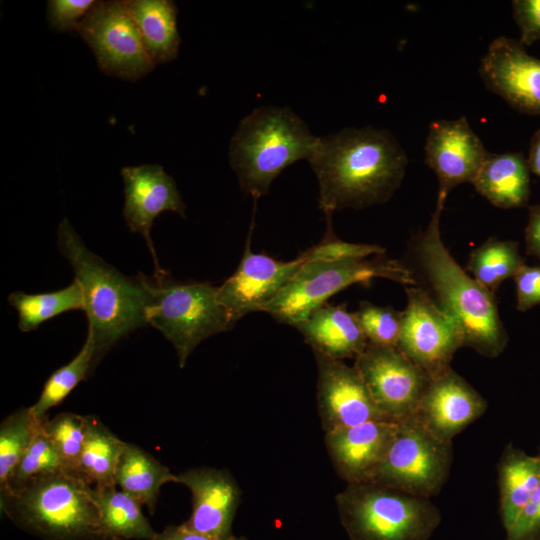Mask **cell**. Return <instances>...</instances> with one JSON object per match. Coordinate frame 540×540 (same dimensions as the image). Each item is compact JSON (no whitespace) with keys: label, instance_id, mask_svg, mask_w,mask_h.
<instances>
[{"label":"cell","instance_id":"obj_22","mask_svg":"<svg viewBox=\"0 0 540 540\" xmlns=\"http://www.w3.org/2000/svg\"><path fill=\"white\" fill-rule=\"evenodd\" d=\"M529 172L522 153L489 152L472 184L495 207L521 208L530 197Z\"/></svg>","mask_w":540,"mask_h":540},{"label":"cell","instance_id":"obj_6","mask_svg":"<svg viewBox=\"0 0 540 540\" xmlns=\"http://www.w3.org/2000/svg\"><path fill=\"white\" fill-rule=\"evenodd\" d=\"M335 503L350 540H429L441 522L429 498L372 481L346 484Z\"/></svg>","mask_w":540,"mask_h":540},{"label":"cell","instance_id":"obj_28","mask_svg":"<svg viewBox=\"0 0 540 540\" xmlns=\"http://www.w3.org/2000/svg\"><path fill=\"white\" fill-rule=\"evenodd\" d=\"M8 302L18 313V328L22 332L33 331L42 323L64 312L84 311L83 292L76 279L69 286L53 292H12L8 296Z\"/></svg>","mask_w":540,"mask_h":540},{"label":"cell","instance_id":"obj_30","mask_svg":"<svg viewBox=\"0 0 540 540\" xmlns=\"http://www.w3.org/2000/svg\"><path fill=\"white\" fill-rule=\"evenodd\" d=\"M94 369V345L87 333L79 353L66 365L54 371L46 380L38 400L30 406L38 420L44 419L51 408L59 405L72 390Z\"/></svg>","mask_w":540,"mask_h":540},{"label":"cell","instance_id":"obj_24","mask_svg":"<svg viewBox=\"0 0 540 540\" xmlns=\"http://www.w3.org/2000/svg\"><path fill=\"white\" fill-rule=\"evenodd\" d=\"M155 65L175 60L181 38L177 29L178 8L172 0H124Z\"/></svg>","mask_w":540,"mask_h":540},{"label":"cell","instance_id":"obj_4","mask_svg":"<svg viewBox=\"0 0 540 540\" xmlns=\"http://www.w3.org/2000/svg\"><path fill=\"white\" fill-rule=\"evenodd\" d=\"M0 508L20 529L42 540H106L92 488L65 471L0 493Z\"/></svg>","mask_w":540,"mask_h":540},{"label":"cell","instance_id":"obj_9","mask_svg":"<svg viewBox=\"0 0 540 540\" xmlns=\"http://www.w3.org/2000/svg\"><path fill=\"white\" fill-rule=\"evenodd\" d=\"M452 461V441L440 439L410 417L398 422L387 455L370 481L430 499L447 482Z\"/></svg>","mask_w":540,"mask_h":540},{"label":"cell","instance_id":"obj_10","mask_svg":"<svg viewBox=\"0 0 540 540\" xmlns=\"http://www.w3.org/2000/svg\"><path fill=\"white\" fill-rule=\"evenodd\" d=\"M76 33L108 76L135 82L156 67L124 0L96 1Z\"/></svg>","mask_w":540,"mask_h":540},{"label":"cell","instance_id":"obj_12","mask_svg":"<svg viewBox=\"0 0 540 540\" xmlns=\"http://www.w3.org/2000/svg\"><path fill=\"white\" fill-rule=\"evenodd\" d=\"M374 403L393 422L412 417L431 377L397 347L368 343L355 359Z\"/></svg>","mask_w":540,"mask_h":540},{"label":"cell","instance_id":"obj_8","mask_svg":"<svg viewBox=\"0 0 540 540\" xmlns=\"http://www.w3.org/2000/svg\"><path fill=\"white\" fill-rule=\"evenodd\" d=\"M375 278L403 285L416 283L403 264L382 255L372 259L306 260L263 311L278 322L294 326L324 305L329 297L357 283L367 286Z\"/></svg>","mask_w":540,"mask_h":540},{"label":"cell","instance_id":"obj_38","mask_svg":"<svg viewBox=\"0 0 540 540\" xmlns=\"http://www.w3.org/2000/svg\"><path fill=\"white\" fill-rule=\"evenodd\" d=\"M506 540H540V482L514 525L506 532Z\"/></svg>","mask_w":540,"mask_h":540},{"label":"cell","instance_id":"obj_31","mask_svg":"<svg viewBox=\"0 0 540 540\" xmlns=\"http://www.w3.org/2000/svg\"><path fill=\"white\" fill-rule=\"evenodd\" d=\"M38 420L30 407L20 408L0 424V491L4 490L23 453L39 431Z\"/></svg>","mask_w":540,"mask_h":540},{"label":"cell","instance_id":"obj_44","mask_svg":"<svg viewBox=\"0 0 540 540\" xmlns=\"http://www.w3.org/2000/svg\"><path fill=\"white\" fill-rule=\"evenodd\" d=\"M537 455L540 457V448H539V453Z\"/></svg>","mask_w":540,"mask_h":540},{"label":"cell","instance_id":"obj_42","mask_svg":"<svg viewBox=\"0 0 540 540\" xmlns=\"http://www.w3.org/2000/svg\"><path fill=\"white\" fill-rule=\"evenodd\" d=\"M529 170L540 177V128L533 134L528 158L526 159Z\"/></svg>","mask_w":540,"mask_h":540},{"label":"cell","instance_id":"obj_16","mask_svg":"<svg viewBox=\"0 0 540 540\" xmlns=\"http://www.w3.org/2000/svg\"><path fill=\"white\" fill-rule=\"evenodd\" d=\"M124 183L123 216L133 233L145 239L155 265V274H164L159 265L151 238L154 220L165 211L186 217V204L176 182L159 164L125 166L121 169Z\"/></svg>","mask_w":540,"mask_h":540},{"label":"cell","instance_id":"obj_18","mask_svg":"<svg viewBox=\"0 0 540 540\" xmlns=\"http://www.w3.org/2000/svg\"><path fill=\"white\" fill-rule=\"evenodd\" d=\"M177 475V483L192 495V511L183 522L188 528L219 540L229 539L241 501V489L227 469L197 467Z\"/></svg>","mask_w":540,"mask_h":540},{"label":"cell","instance_id":"obj_1","mask_svg":"<svg viewBox=\"0 0 540 540\" xmlns=\"http://www.w3.org/2000/svg\"><path fill=\"white\" fill-rule=\"evenodd\" d=\"M319 185V207L362 209L388 201L400 187L408 158L388 130L344 128L318 137L308 160Z\"/></svg>","mask_w":540,"mask_h":540},{"label":"cell","instance_id":"obj_27","mask_svg":"<svg viewBox=\"0 0 540 540\" xmlns=\"http://www.w3.org/2000/svg\"><path fill=\"white\" fill-rule=\"evenodd\" d=\"M106 540H154L157 532L142 505L116 486L92 488Z\"/></svg>","mask_w":540,"mask_h":540},{"label":"cell","instance_id":"obj_26","mask_svg":"<svg viewBox=\"0 0 540 540\" xmlns=\"http://www.w3.org/2000/svg\"><path fill=\"white\" fill-rule=\"evenodd\" d=\"M125 444L99 418L87 415L77 476L91 488L116 486L115 472Z\"/></svg>","mask_w":540,"mask_h":540},{"label":"cell","instance_id":"obj_5","mask_svg":"<svg viewBox=\"0 0 540 540\" xmlns=\"http://www.w3.org/2000/svg\"><path fill=\"white\" fill-rule=\"evenodd\" d=\"M318 137L289 107L262 106L244 117L229 144V163L241 189L257 199L298 160H309Z\"/></svg>","mask_w":540,"mask_h":540},{"label":"cell","instance_id":"obj_2","mask_svg":"<svg viewBox=\"0 0 540 540\" xmlns=\"http://www.w3.org/2000/svg\"><path fill=\"white\" fill-rule=\"evenodd\" d=\"M61 254L81 285L94 367L120 340L148 325L150 292L145 275L129 277L90 251L67 218L58 225Z\"/></svg>","mask_w":540,"mask_h":540},{"label":"cell","instance_id":"obj_35","mask_svg":"<svg viewBox=\"0 0 540 540\" xmlns=\"http://www.w3.org/2000/svg\"><path fill=\"white\" fill-rule=\"evenodd\" d=\"M384 248L374 244L350 243L327 237L318 245L303 252L307 261H336L350 258H367L371 255H383Z\"/></svg>","mask_w":540,"mask_h":540},{"label":"cell","instance_id":"obj_7","mask_svg":"<svg viewBox=\"0 0 540 540\" xmlns=\"http://www.w3.org/2000/svg\"><path fill=\"white\" fill-rule=\"evenodd\" d=\"M145 281L151 298L148 325L173 345L180 368L202 341L234 325L218 299V286L178 282L168 272L145 275Z\"/></svg>","mask_w":540,"mask_h":540},{"label":"cell","instance_id":"obj_36","mask_svg":"<svg viewBox=\"0 0 540 540\" xmlns=\"http://www.w3.org/2000/svg\"><path fill=\"white\" fill-rule=\"evenodd\" d=\"M95 0H49L46 18L51 29L76 32L79 23L95 4Z\"/></svg>","mask_w":540,"mask_h":540},{"label":"cell","instance_id":"obj_41","mask_svg":"<svg viewBox=\"0 0 540 540\" xmlns=\"http://www.w3.org/2000/svg\"><path fill=\"white\" fill-rule=\"evenodd\" d=\"M154 540H219L212 536L194 531L184 523L180 525H169L161 532H157Z\"/></svg>","mask_w":540,"mask_h":540},{"label":"cell","instance_id":"obj_3","mask_svg":"<svg viewBox=\"0 0 540 540\" xmlns=\"http://www.w3.org/2000/svg\"><path fill=\"white\" fill-rule=\"evenodd\" d=\"M447 196L438 192L431 219L417 239V259L435 302L460 328L464 346L496 358L506 348L508 335L494 294L466 273L442 240L440 219Z\"/></svg>","mask_w":540,"mask_h":540},{"label":"cell","instance_id":"obj_25","mask_svg":"<svg viewBox=\"0 0 540 540\" xmlns=\"http://www.w3.org/2000/svg\"><path fill=\"white\" fill-rule=\"evenodd\" d=\"M169 482L177 483V475L143 448L126 442L115 472L116 486L153 514L160 489Z\"/></svg>","mask_w":540,"mask_h":540},{"label":"cell","instance_id":"obj_29","mask_svg":"<svg viewBox=\"0 0 540 540\" xmlns=\"http://www.w3.org/2000/svg\"><path fill=\"white\" fill-rule=\"evenodd\" d=\"M524 264L516 241L492 237L471 252L467 271L494 293L503 281L514 277Z\"/></svg>","mask_w":540,"mask_h":540},{"label":"cell","instance_id":"obj_15","mask_svg":"<svg viewBox=\"0 0 540 540\" xmlns=\"http://www.w3.org/2000/svg\"><path fill=\"white\" fill-rule=\"evenodd\" d=\"M306 261L300 254L291 261H280L254 253L249 239L236 271L218 286V299L235 324L243 316L271 303Z\"/></svg>","mask_w":540,"mask_h":540},{"label":"cell","instance_id":"obj_13","mask_svg":"<svg viewBox=\"0 0 540 540\" xmlns=\"http://www.w3.org/2000/svg\"><path fill=\"white\" fill-rule=\"evenodd\" d=\"M313 353L317 410L325 433L369 421H389L374 403L354 365Z\"/></svg>","mask_w":540,"mask_h":540},{"label":"cell","instance_id":"obj_14","mask_svg":"<svg viewBox=\"0 0 540 540\" xmlns=\"http://www.w3.org/2000/svg\"><path fill=\"white\" fill-rule=\"evenodd\" d=\"M486 89L500 96L513 109L540 116V58L506 36L495 38L479 64Z\"/></svg>","mask_w":540,"mask_h":540},{"label":"cell","instance_id":"obj_19","mask_svg":"<svg viewBox=\"0 0 540 540\" xmlns=\"http://www.w3.org/2000/svg\"><path fill=\"white\" fill-rule=\"evenodd\" d=\"M486 410L485 399L450 367L431 377L412 417L435 436L452 441Z\"/></svg>","mask_w":540,"mask_h":540},{"label":"cell","instance_id":"obj_20","mask_svg":"<svg viewBox=\"0 0 540 540\" xmlns=\"http://www.w3.org/2000/svg\"><path fill=\"white\" fill-rule=\"evenodd\" d=\"M398 422L369 421L325 433L324 444L337 475L346 482L372 479L384 461Z\"/></svg>","mask_w":540,"mask_h":540},{"label":"cell","instance_id":"obj_39","mask_svg":"<svg viewBox=\"0 0 540 540\" xmlns=\"http://www.w3.org/2000/svg\"><path fill=\"white\" fill-rule=\"evenodd\" d=\"M516 286V307L524 312L540 304V265L524 264L513 277Z\"/></svg>","mask_w":540,"mask_h":540},{"label":"cell","instance_id":"obj_23","mask_svg":"<svg viewBox=\"0 0 540 540\" xmlns=\"http://www.w3.org/2000/svg\"><path fill=\"white\" fill-rule=\"evenodd\" d=\"M500 516L511 529L540 482V457L508 444L498 462Z\"/></svg>","mask_w":540,"mask_h":540},{"label":"cell","instance_id":"obj_33","mask_svg":"<svg viewBox=\"0 0 540 540\" xmlns=\"http://www.w3.org/2000/svg\"><path fill=\"white\" fill-rule=\"evenodd\" d=\"M58 471H64L62 462L40 426L39 431L18 462L8 485L0 493L18 489L36 477Z\"/></svg>","mask_w":540,"mask_h":540},{"label":"cell","instance_id":"obj_32","mask_svg":"<svg viewBox=\"0 0 540 540\" xmlns=\"http://www.w3.org/2000/svg\"><path fill=\"white\" fill-rule=\"evenodd\" d=\"M41 427L55 448L64 471L77 476L87 431V415L62 412L51 419L46 416L41 420Z\"/></svg>","mask_w":540,"mask_h":540},{"label":"cell","instance_id":"obj_43","mask_svg":"<svg viewBox=\"0 0 540 540\" xmlns=\"http://www.w3.org/2000/svg\"><path fill=\"white\" fill-rule=\"evenodd\" d=\"M227 540H248L246 537L244 536H235V535H232L229 539Z\"/></svg>","mask_w":540,"mask_h":540},{"label":"cell","instance_id":"obj_37","mask_svg":"<svg viewBox=\"0 0 540 540\" xmlns=\"http://www.w3.org/2000/svg\"><path fill=\"white\" fill-rule=\"evenodd\" d=\"M513 18L519 28V41L530 46L540 40V0L512 1Z\"/></svg>","mask_w":540,"mask_h":540},{"label":"cell","instance_id":"obj_40","mask_svg":"<svg viewBox=\"0 0 540 540\" xmlns=\"http://www.w3.org/2000/svg\"><path fill=\"white\" fill-rule=\"evenodd\" d=\"M525 248L529 256L540 261V203L528 207Z\"/></svg>","mask_w":540,"mask_h":540},{"label":"cell","instance_id":"obj_11","mask_svg":"<svg viewBox=\"0 0 540 540\" xmlns=\"http://www.w3.org/2000/svg\"><path fill=\"white\" fill-rule=\"evenodd\" d=\"M406 296L397 348L434 377L450 368L454 354L464 346L461 330L425 290L409 287Z\"/></svg>","mask_w":540,"mask_h":540},{"label":"cell","instance_id":"obj_34","mask_svg":"<svg viewBox=\"0 0 540 540\" xmlns=\"http://www.w3.org/2000/svg\"><path fill=\"white\" fill-rule=\"evenodd\" d=\"M354 314L368 343L382 347H397L402 311H397L391 306H377L363 301Z\"/></svg>","mask_w":540,"mask_h":540},{"label":"cell","instance_id":"obj_17","mask_svg":"<svg viewBox=\"0 0 540 540\" xmlns=\"http://www.w3.org/2000/svg\"><path fill=\"white\" fill-rule=\"evenodd\" d=\"M425 162L438 179V192L448 195L462 183H472L488 155L465 116L434 120L424 146Z\"/></svg>","mask_w":540,"mask_h":540},{"label":"cell","instance_id":"obj_21","mask_svg":"<svg viewBox=\"0 0 540 540\" xmlns=\"http://www.w3.org/2000/svg\"><path fill=\"white\" fill-rule=\"evenodd\" d=\"M294 327L313 352L336 360L355 359L368 345L355 314L344 304H324Z\"/></svg>","mask_w":540,"mask_h":540}]
</instances>
